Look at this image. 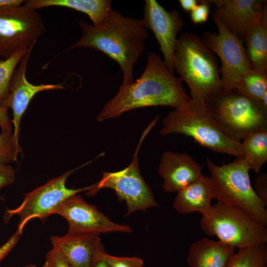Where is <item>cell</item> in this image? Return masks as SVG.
Here are the masks:
<instances>
[{
    "instance_id": "obj_1",
    "label": "cell",
    "mask_w": 267,
    "mask_h": 267,
    "mask_svg": "<svg viewBox=\"0 0 267 267\" xmlns=\"http://www.w3.org/2000/svg\"><path fill=\"white\" fill-rule=\"evenodd\" d=\"M78 24L82 31L80 38L63 53L80 47L102 52L120 66L123 74L121 85L133 83L134 67L144 49V41L149 36L142 19L126 17L112 9L97 26L82 19Z\"/></svg>"
},
{
    "instance_id": "obj_2",
    "label": "cell",
    "mask_w": 267,
    "mask_h": 267,
    "mask_svg": "<svg viewBox=\"0 0 267 267\" xmlns=\"http://www.w3.org/2000/svg\"><path fill=\"white\" fill-rule=\"evenodd\" d=\"M190 99L181 79L169 71L159 54L149 52L140 77L130 85H121L115 96L104 105L97 120L116 118L141 107L165 106L175 109Z\"/></svg>"
},
{
    "instance_id": "obj_3",
    "label": "cell",
    "mask_w": 267,
    "mask_h": 267,
    "mask_svg": "<svg viewBox=\"0 0 267 267\" xmlns=\"http://www.w3.org/2000/svg\"><path fill=\"white\" fill-rule=\"evenodd\" d=\"M174 69L188 86L192 99L206 101L222 90L220 69L213 52L195 34L177 38Z\"/></svg>"
},
{
    "instance_id": "obj_4",
    "label": "cell",
    "mask_w": 267,
    "mask_h": 267,
    "mask_svg": "<svg viewBox=\"0 0 267 267\" xmlns=\"http://www.w3.org/2000/svg\"><path fill=\"white\" fill-rule=\"evenodd\" d=\"M162 124L160 131L162 136L182 134L213 152L243 157L241 142L232 141L223 134L204 101L191 98L183 106L170 112Z\"/></svg>"
},
{
    "instance_id": "obj_5",
    "label": "cell",
    "mask_w": 267,
    "mask_h": 267,
    "mask_svg": "<svg viewBox=\"0 0 267 267\" xmlns=\"http://www.w3.org/2000/svg\"><path fill=\"white\" fill-rule=\"evenodd\" d=\"M206 164L214 199L244 210L267 226L266 206L252 186L250 168L243 157L220 166L208 158Z\"/></svg>"
},
{
    "instance_id": "obj_6",
    "label": "cell",
    "mask_w": 267,
    "mask_h": 267,
    "mask_svg": "<svg viewBox=\"0 0 267 267\" xmlns=\"http://www.w3.org/2000/svg\"><path fill=\"white\" fill-rule=\"evenodd\" d=\"M220 130L235 142L267 130V107L235 91H221L204 101Z\"/></svg>"
},
{
    "instance_id": "obj_7",
    "label": "cell",
    "mask_w": 267,
    "mask_h": 267,
    "mask_svg": "<svg viewBox=\"0 0 267 267\" xmlns=\"http://www.w3.org/2000/svg\"><path fill=\"white\" fill-rule=\"evenodd\" d=\"M200 226L206 234L238 250L267 242L266 226L244 210L218 201L202 218Z\"/></svg>"
},
{
    "instance_id": "obj_8",
    "label": "cell",
    "mask_w": 267,
    "mask_h": 267,
    "mask_svg": "<svg viewBox=\"0 0 267 267\" xmlns=\"http://www.w3.org/2000/svg\"><path fill=\"white\" fill-rule=\"evenodd\" d=\"M154 126V123L151 122L143 134L130 164L120 171L103 172L101 179L94 183L91 189L88 191L87 195L94 196L102 188L114 190L119 199L126 203V217L136 211H145L149 208L158 207L151 190L140 174L138 160V152L141 143Z\"/></svg>"
},
{
    "instance_id": "obj_9",
    "label": "cell",
    "mask_w": 267,
    "mask_h": 267,
    "mask_svg": "<svg viewBox=\"0 0 267 267\" xmlns=\"http://www.w3.org/2000/svg\"><path fill=\"white\" fill-rule=\"evenodd\" d=\"M45 31L37 10L23 4L0 8V57L7 59L20 48L35 45Z\"/></svg>"
},
{
    "instance_id": "obj_10",
    "label": "cell",
    "mask_w": 267,
    "mask_h": 267,
    "mask_svg": "<svg viewBox=\"0 0 267 267\" xmlns=\"http://www.w3.org/2000/svg\"><path fill=\"white\" fill-rule=\"evenodd\" d=\"M77 169L69 171L26 193L23 202L17 208L6 211L4 222H7L13 216L18 215L19 221L17 230L22 233L25 225L31 220L39 218L44 222L53 214L56 209L66 199L81 192L91 189L94 184L79 189L66 187L68 177Z\"/></svg>"
},
{
    "instance_id": "obj_11",
    "label": "cell",
    "mask_w": 267,
    "mask_h": 267,
    "mask_svg": "<svg viewBox=\"0 0 267 267\" xmlns=\"http://www.w3.org/2000/svg\"><path fill=\"white\" fill-rule=\"evenodd\" d=\"M212 17L218 29V33L205 32L202 39L221 60L220 75L222 90H235L240 80L253 69L243 41L228 30L215 12Z\"/></svg>"
},
{
    "instance_id": "obj_12",
    "label": "cell",
    "mask_w": 267,
    "mask_h": 267,
    "mask_svg": "<svg viewBox=\"0 0 267 267\" xmlns=\"http://www.w3.org/2000/svg\"><path fill=\"white\" fill-rule=\"evenodd\" d=\"M53 214L64 218L68 224V233H109L114 232L131 233L129 225L112 222L101 213L95 206L89 204L79 194L71 196L64 200Z\"/></svg>"
},
{
    "instance_id": "obj_13",
    "label": "cell",
    "mask_w": 267,
    "mask_h": 267,
    "mask_svg": "<svg viewBox=\"0 0 267 267\" xmlns=\"http://www.w3.org/2000/svg\"><path fill=\"white\" fill-rule=\"evenodd\" d=\"M143 8L142 20L145 27L153 33L163 54V62L174 74L177 36L183 25L184 20L178 11H167L155 0H146Z\"/></svg>"
},
{
    "instance_id": "obj_14",
    "label": "cell",
    "mask_w": 267,
    "mask_h": 267,
    "mask_svg": "<svg viewBox=\"0 0 267 267\" xmlns=\"http://www.w3.org/2000/svg\"><path fill=\"white\" fill-rule=\"evenodd\" d=\"M215 12L222 24L243 42L247 33L255 26H267V2L261 0H210Z\"/></svg>"
},
{
    "instance_id": "obj_15",
    "label": "cell",
    "mask_w": 267,
    "mask_h": 267,
    "mask_svg": "<svg viewBox=\"0 0 267 267\" xmlns=\"http://www.w3.org/2000/svg\"><path fill=\"white\" fill-rule=\"evenodd\" d=\"M34 46L33 45L29 47L15 70L10 82L9 94L0 106L6 109H12L13 119L10 122L14 125L13 134L18 140L21 119L35 95L42 91L64 89L60 84L35 85L27 80V67Z\"/></svg>"
},
{
    "instance_id": "obj_16",
    "label": "cell",
    "mask_w": 267,
    "mask_h": 267,
    "mask_svg": "<svg viewBox=\"0 0 267 267\" xmlns=\"http://www.w3.org/2000/svg\"><path fill=\"white\" fill-rule=\"evenodd\" d=\"M203 166L189 154L166 151L162 155L158 173L163 179V189L176 193L197 180L203 174Z\"/></svg>"
},
{
    "instance_id": "obj_17",
    "label": "cell",
    "mask_w": 267,
    "mask_h": 267,
    "mask_svg": "<svg viewBox=\"0 0 267 267\" xmlns=\"http://www.w3.org/2000/svg\"><path fill=\"white\" fill-rule=\"evenodd\" d=\"M99 234L67 233L50 238L52 247L65 256L71 267H91L99 251H104Z\"/></svg>"
},
{
    "instance_id": "obj_18",
    "label": "cell",
    "mask_w": 267,
    "mask_h": 267,
    "mask_svg": "<svg viewBox=\"0 0 267 267\" xmlns=\"http://www.w3.org/2000/svg\"><path fill=\"white\" fill-rule=\"evenodd\" d=\"M177 193L173 207L178 214L197 212L205 217L211 212L213 206L211 201L214 196L208 176L202 174L197 180Z\"/></svg>"
},
{
    "instance_id": "obj_19",
    "label": "cell",
    "mask_w": 267,
    "mask_h": 267,
    "mask_svg": "<svg viewBox=\"0 0 267 267\" xmlns=\"http://www.w3.org/2000/svg\"><path fill=\"white\" fill-rule=\"evenodd\" d=\"M235 249L219 240L203 238L191 245L187 263L190 267H226Z\"/></svg>"
},
{
    "instance_id": "obj_20",
    "label": "cell",
    "mask_w": 267,
    "mask_h": 267,
    "mask_svg": "<svg viewBox=\"0 0 267 267\" xmlns=\"http://www.w3.org/2000/svg\"><path fill=\"white\" fill-rule=\"evenodd\" d=\"M111 4L110 0H27L23 5L35 10L50 6L69 8L87 14L97 26L112 9Z\"/></svg>"
},
{
    "instance_id": "obj_21",
    "label": "cell",
    "mask_w": 267,
    "mask_h": 267,
    "mask_svg": "<svg viewBox=\"0 0 267 267\" xmlns=\"http://www.w3.org/2000/svg\"><path fill=\"white\" fill-rule=\"evenodd\" d=\"M252 69L267 73V26L259 23L247 33L243 40Z\"/></svg>"
},
{
    "instance_id": "obj_22",
    "label": "cell",
    "mask_w": 267,
    "mask_h": 267,
    "mask_svg": "<svg viewBox=\"0 0 267 267\" xmlns=\"http://www.w3.org/2000/svg\"><path fill=\"white\" fill-rule=\"evenodd\" d=\"M243 158L250 170L256 173L260 172L267 161V130L253 132L245 137L241 142Z\"/></svg>"
},
{
    "instance_id": "obj_23",
    "label": "cell",
    "mask_w": 267,
    "mask_h": 267,
    "mask_svg": "<svg viewBox=\"0 0 267 267\" xmlns=\"http://www.w3.org/2000/svg\"><path fill=\"white\" fill-rule=\"evenodd\" d=\"M266 243L239 249L229 260L226 267H267Z\"/></svg>"
},
{
    "instance_id": "obj_24",
    "label": "cell",
    "mask_w": 267,
    "mask_h": 267,
    "mask_svg": "<svg viewBox=\"0 0 267 267\" xmlns=\"http://www.w3.org/2000/svg\"><path fill=\"white\" fill-rule=\"evenodd\" d=\"M235 90L250 99L261 101L267 92V73L253 69L240 80Z\"/></svg>"
},
{
    "instance_id": "obj_25",
    "label": "cell",
    "mask_w": 267,
    "mask_h": 267,
    "mask_svg": "<svg viewBox=\"0 0 267 267\" xmlns=\"http://www.w3.org/2000/svg\"><path fill=\"white\" fill-rule=\"evenodd\" d=\"M29 47L18 49L9 58L0 60V107L9 92V85L13 74Z\"/></svg>"
},
{
    "instance_id": "obj_26",
    "label": "cell",
    "mask_w": 267,
    "mask_h": 267,
    "mask_svg": "<svg viewBox=\"0 0 267 267\" xmlns=\"http://www.w3.org/2000/svg\"><path fill=\"white\" fill-rule=\"evenodd\" d=\"M21 152L18 140L12 131L1 132L0 134V163L7 165L17 160Z\"/></svg>"
},
{
    "instance_id": "obj_27",
    "label": "cell",
    "mask_w": 267,
    "mask_h": 267,
    "mask_svg": "<svg viewBox=\"0 0 267 267\" xmlns=\"http://www.w3.org/2000/svg\"><path fill=\"white\" fill-rule=\"evenodd\" d=\"M96 259L103 260L110 267H142L143 266V261L141 258L116 257L107 254L105 250L99 251L96 255Z\"/></svg>"
},
{
    "instance_id": "obj_28",
    "label": "cell",
    "mask_w": 267,
    "mask_h": 267,
    "mask_svg": "<svg viewBox=\"0 0 267 267\" xmlns=\"http://www.w3.org/2000/svg\"><path fill=\"white\" fill-rule=\"evenodd\" d=\"M210 4L208 0L198 1V4L190 12V17L192 22L195 24H200L205 22L208 18Z\"/></svg>"
},
{
    "instance_id": "obj_29",
    "label": "cell",
    "mask_w": 267,
    "mask_h": 267,
    "mask_svg": "<svg viewBox=\"0 0 267 267\" xmlns=\"http://www.w3.org/2000/svg\"><path fill=\"white\" fill-rule=\"evenodd\" d=\"M45 262L48 267H71L63 254L54 247L46 253Z\"/></svg>"
},
{
    "instance_id": "obj_30",
    "label": "cell",
    "mask_w": 267,
    "mask_h": 267,
    "mask_svg": "<svg viewBox=\"0 0 267 267\" xmlns=\"http://www.w3.org/2000/svg\"><path fill=\"white\" fill-rule=\"evenodd\" d=\"M254 191L267 206V174L259 173L255 179Z\"/></svg>"
},
{
    "instance_id": "obj_31",
    "label": "cell",
    "mask_w": 267,
    "mask_h": 267,
    "mask_svg": "<svg viewBox=\"0 0 267 267\" xmlns=\"http://www.w3.org/2000/svg\"><path fill=\"white\" fill-rule=\"evenodd\" d=\"M15 171L10 166L0 163V189L14 183Z\"/></svg>"
},
{
    "instance_id": "obj_32",
    "label": "cell",
    "mask_w": 267,
    "mask_h": 267,
    "mask_svg": "<svg viewBox=\"0 0 267 267\" xmlns=\"http://www.w3.org/2000/svg\"><path fill=\"white\" fill-rule=\"evenodd\" d=\"M22 233L17 230L0 247V261L4 258L18 242Z\"/></svg>"
},
{
    "instance_id": "obj_33",
    "label": "cell",
    "mask_w": 267,
    "mask_h": 267,
    "mask_svg": "<svg viewBox=\"0 0 267 267\" xmlns=\"http://www.w3.org/2000/svg\"><path fill=\"white\" fill-rule=\"evenodd\" d=\"M7 115V109L0 107V126L2 131L12 130Z\"/></svg>"
},
{
    "instance_id": "obj_34",
    "label": "cell",
    "mask_w": 267,
    "mask_h": 267,
    "mask_svg": "<svg viewBox=\"0 0 267 267\" xmlns=\"http://www.w3.org/2000/svg\"><path fill=\"white\" fill-rule=\"evenodd\" d=\"M182 8L186 12L191 11L198 3L196 0H179Z\"/></svg>"
},
{
    "instance_id": "obj_35",
    "label": "cell",
    "mask_w": 267,
    "mask_h": 267,
    "mask_svg": "<svg viewBox=\"0 0 267 267\" xmlns=\"http://www.w3.org/2000/svg\"><path fill=\"white\" fill-rule=\"evenodd\" d=\"M24 0H0V8L10 5H20L24 3Z\"/></svg>"
},
{
    "instance_id": "obj_36",
    "label": "cell",
    "mask_w": 267,
    "mask_h": 267,
    "mask_svg": "<svg viewBox=\"0 0 267 267\" xmlns=\"http://www.w3.org/2000/svg\"><path fill=\"white\" fill-rule=\"evenodd\" d=\"M91 267H110L103 260L96 259L92 264Z\"/></svg>"
},
{
    "instance_id": "obj_37",
    "label": "cell",
    "mask_w": 267,
    "mask_h": 267,
    "mask_svg": "<svg viewBox=\"0 0 267 267\" xmlns=\"http://www.w3.org/2000/svg\"><path fill=\"white\" fill-rule=\"evenodd\" d=\"M23 267H37V266L33 264H29L26 266H25Z\"/></svg>"
},
{
    "instance_id": "obj_38",
    "label": "cell",
    "mask_w": 267,
    "mask_h": 267,
    "mask_svg": "<svg viewBox=\"0 0 267 267\" xmlns=\"http://www.w3.org/2000/svg\"><path fill=\"white\" fill-rule=\"evenodd\" d=\"M42 267H48L47 264L45 262Z\"/></svg>"
}]
</instances>
